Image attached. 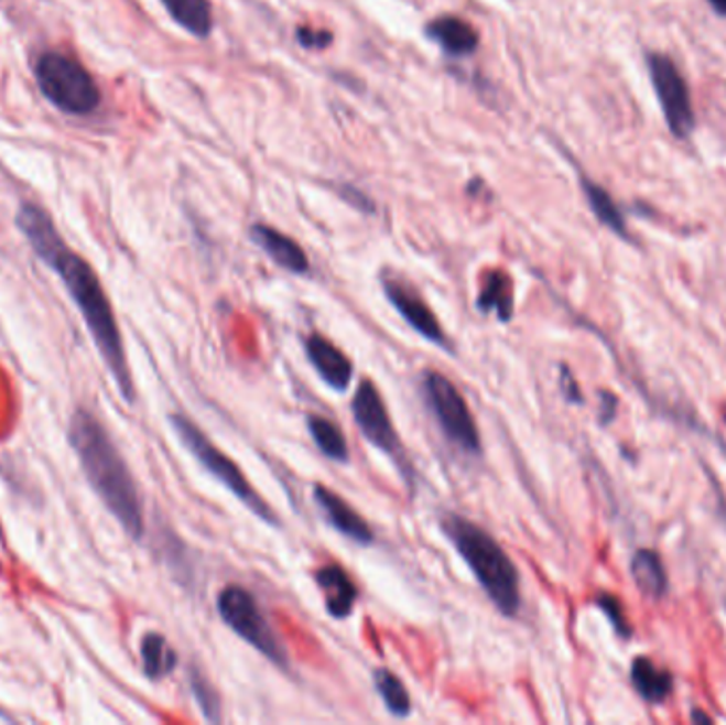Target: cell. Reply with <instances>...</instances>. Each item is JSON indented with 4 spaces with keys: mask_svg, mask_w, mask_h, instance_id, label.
I'll return each instance as SVG.
<instances>
[{
    "mask_svg": "<svg viewBox=\"0 0 726 725\" xmlns=\"http://www.w3.org/2000/svg\"><path fill=\"white\" fill-rule=\"evenodd\" d=\"M68 443L94 494L116 517L123 532L141 541L145 517L139 487L105 423L88 409H77L68 422Z\"/></svg>",
    "mask_w": 726,
    "mask_h": 725,
    "instance_id": "6da1fadb",
    "label": "cell"
},
{
    "mask_svg": "<svg viewBox=\"0 0 726 725\" xmlns=\"http://www.w3.org/2000/svg\"><path fill=\"white\" fill-rule=\"evenodd\" d=\"M45 264L56 271L73 303L79 309L89 334L98 347V354L107 364L117 390L126 398V402H134V379L126 358V347L117 326L116 311L98 279V274L89 267L79 253H75L66 242L54 251Z\"/></svg>",
    "mask_w": 726,
    "mask_h": 725,
    "instance_id": "7a4b0ae2",
    "label": "cell"
},
{
    "mask_svg": "<svg viewBox=\"0 0 726 725\" xmlns=\"http://www.w3.org/2000/svg\"><path fill=\"white\" fill-rule=\"evenodd\" d=\"M440 528L464 558L495 608L506 617H514L521 608V578L501 544L485 528L462 515H442Z\"/></svg>",
    "mask_w": 726,
    "mask_h": 725,
    "instance_id": "3957f363",
    "label": "cell"
},
{
    "mask_svg": "<svg viewBox=\"0 0 726 725\" xmlns=\"http://www.w3.org/2000/svg\"><path fill=\"white\" fill-rule=\"evenodd\" d=\"M169 420H171L178 441L183 443V447L201 462V466L206 473H210L219 484L224 485L226 489H230L251 513L262 519L263 523L274 526V528L281 526V517L274 513V509L268 505V500L242 475V470L238 468V464L234 462L232 457H228L213 441H208V436L189 418H185L181 413H173Z\"/></svg>",
    "mask_w": 726,
    "mask_h": 725,
    "instance_id": "277c9868",
    "label": "cell"
},
{
    "mask_svg": "<svg viewBox=\"0 0 726 725\" xmlns=\"http://www.w3.org/2000/svg\"><path fill=\"white\" fill-rule=\"evenodd\" d=\"M34 77L41 94L68 116H86L100 105V90L94 77L82 62L66 54H43L34 66Z\"/></svg>",
    "mask_w": 726,
    "mask_h": 725,
    "instance_id": "5b68a950",
    "label": "cell"
},
{
    "mask_svg": "<svg viewBox=\"0 0 726 725\" xmlns=\"http://www.w3.org/2000/svg\"><path fill=\"white\" fill-rule=\"evenodd\" d=\"M217 610L234 635L240 636L249 647L262 653L270 664L290 672L288 647L263 617L260 605L251 592H247L240 585H228L226 589H221L217 598Z\"/></svg>",
    "mask_w": 726,
    "mask_h": 725,
    "instance_id": "8992f818",
    "label": "cell"
},
{
    "mask_svg": "<svg viewBox=\"0 0 726 725\" xmlns=\"http://www.w3.org/2000/svg\"><path fill=\"white\" fill-rule=\"evenodd\" d=\"M423 396L446 441L464 454L480 455L483 443L478 425L455 383L436 370H427L423 375Z\"/></svg>",
    "mask_w": 726,
    "mask_h": 725,
    "instance_id": "52a82bcc",
    "label": "cell"
},
{
    "mask_svg": "<svg viewBox=\"0 0 726 725\" xmlns=\"http://www.w3.org/2000/svg\"><path fill=\"white\" fill-rule=\"evenodd\" d=\"M353 420L357 423L359 432L368 443H372L377 450L389 455L400 473L410 481V462H408L407 450L400 441V434L391 422V415L387 411V404L382 396L378 393L377 386L370 379H364L353 396L350 402Z\"/></svg>",
    "mask_w": 726,
    "mask_h": 725,
    "instance_id": "ba28073f",
    "label": "cell"
},
{
    "mask_svg": "<svg viewBox=\"0 0 726 725\" xmlns=\"http://www.w3.org/2000/svg\"><path fill=\"white\" fill-rule=\"evenodd\" d=\"M646 62L671 134L678 139H689L695 130V111L684 75L665 54H648Z\"/></svg>",
    "mask_w": 726,
    "mask_h": 725,
    "instance_id": "9c48e42d",
    "label": "cell"
},
{
    "mask_svg": "<svg viewBox=\"0 0 726 725\" xmlns=\"http://www.w3.org/2000/svg\"><path fill=\"white\" fill-rule=\"evenodd\" d=\"M380 283H382V292H384L387 301L402 315V320L412 331H416L425 340L434 343L440 349L455 354L448 336L437 322L436 313L419 296L416 290H412L402 279L387 277V274L380 277Z\"/></svg>",
    "mask_w": 726,
    "mask_h": 725,
    "instance_id": "30bf717a",
    "label": "cell"
},
{
    "mask_svg": "<svg viewBox=\"0 0 726 725\" xmlns=\"http://www.w3.org/2000/svg\"><path fill=\"white\" fill-rule=\"evenodd\" d=\"M313 498H315L321 513L325 517V521L336 532H340L343 537H347L357 544L375 543V532L368 526V521L357 513L347 500H343L338 494H334L325 485H315Z\"/></svg>",
    "mask_w": 726,
    "mask_h": 725,
    "instance_id": "8fae6325",
    "label": "cell"
},
{
    "mask_svg": "<svg viewBox=\"0 0 726 725\" xmlns=\"http://www.w3.org/2000/svg\"><path fill=\"white\" fill-rule=\"evenodd\" d=\"M306 358L317 370L323 383L334 392H347L353 381V362L325 336L311 334L304 343Z\"/></svg>",
    "mask_w": 726,
    "mask_h": 725,
    "instance_id": "7c38bea8",
    "label": "cell"
},
{
    "mask_svg": "<svg viewBox=\"0 0 726 725\" xmlns=\"http://www.w3.org/2000/svg\"><path fill=\"white\" fill-rule=\"evenodd\" d=\"M251 241L256 242L263 253L281 269L293 272V274H306L311 271V262H308L304 249L288 235H283L266 224H256L251 228Z\"/></svg>",
    "mask_w": 726,
    "mask_h": 725,
    "instance_id": "4fadbf2b",
    "label": "cell"
},
{
    "mask_svg": "<svg viewBox=\"0 0 726 725\" xmlns=\"http://www.w3.org/2000/svg\"><path fill=\"white\" fill-rule=\"evenodd\" d=\"M425 34L437 47L455 58H464L478 50L480 36L476 29L457 15H442L425 26Z\"/></svg>",
    "mask_w": 726,
    "mask_h": 725,
    "instance_id": "5bb4252c",
    "label": "cell"
},
{
    "mask_svg": "<svg viewBox=\"0 0 726 725\" xmlns=\"http://www.w3.org/2000/svg\"><path fill=\"white\" fill-rule=\"evenodd\" d=\"M315 581L323 594L325 610L334 619H347L359 598L357 585L353 583L349 573L338 564H327L315 573Z\"/></svg>",
    "mask_w": 726,
    "mask_h": 725,
    "instance_id": "9a60e30c",
    "label": "cell"
},
{
    "mask_svg": "<svg viewBox=\"0 0 726 725\" xmlns=\"http://www.w3.org/2000/svg\"><path fill=\"white\" fill-rule=\"evenodd\" d=\"M15 224L43 262L64 245L52 217L36 205H24L15 217Z\"/></svg>",
    "mask_w": 726,
    "mask_h": 725,
    "instance_id": "2e32d148",
    "label": "cell"
},
{
    "mask_svg": "<svg viewBox=\"0 0 726 725\" xmlns=\"http://www.w3.org/2000/svg\"><path fill=\"white\" fill-rule=\"evenodd\" d=\"M476 306L483 315L495 313L499 322L508 324L514 315V288L508 272L489 271L483 279Z\"/></svg>",
    "mask_w": 726,
    "mask_h": 725,
    "instance_id": "e0dca14e",
    "label": "cell"
},
{
    "mask_svg": "<svg viewBox=\"0 0 726 725\" xmlns=\"http://www.w3.org/2000/svg\"><path fill=\"white\" fill-rule=\"evenodd\" d=\"M631 681L638 694L650 704H659L668 700L673 690V679L668 670H661L652 660L643 656L636 658L631 664Z\"/></svg>",
    "mask_w": 726,
    "mask_h": 725,
    "instance_id": "ac0fdd59",
    "label": "cell"
},
{
    "mask_svg": "<svg viewBox=\"0 0 726 725\" xmlns=\"http://www.w3.org/2000/svg\"><path fill=\"white\" fill-rule=\"evenodd\" d=\"M631 576L638 585L639 592L650 596V598H663L668 592V573L665 566L661 562V555L650 551V549H641L633 560H631Z\"/></svg>",
    "mask_w": 726,
    "mask_h": 725,
    "instance_id": "d6986e66",
    "label": "cell"
},
{
    "mask_svg": "<svg viewBox=\"0 0 726 725\" xmlns=\"http://www.w3.org/2000/svg\"><path fill=\"white\" fill-rule=\"evenodd\" d=\"M164 9L183 31L206 39L213 31V11L208 0H162Z\"/></svg>",
    "mask_w": 726,
    "mask_h": 725,
    "instance_id": "ffe728a7",
    "label": "cell"
},
{
    "mask_svg": "<svg viewBox=\"0 0 726 725\" xmlns=\"http://www.w3.org/2000/svg\"><path fill=\"white\" fill-rule=\"evenodd\" d=\"M141 662H143L147 679H151V681L166 679L169 674L175 672V649L171 647L166 636L149 632L141 640Z\"/></svg>",
    "mask_w": 726,
    "mask_h": 725,
    "instance_id": "44dd1931",
    "label": "cell"
},
{
    "mask_svg": "<svg viewBox=\"0 0 726 725\" xmlns=\"http://www.w3.org/2000/svg\"><path fill=\"white\" fill-rule=\"evenodd\" d=\"M306 428H308L315 445L319 447L321 454L329 457L332 462L349 464V445H347L343 430L336 423L329 422L321 415H308Z\"/></svg>",
    "mask_w": 726,
    "mask_h": 725,
    "instance_id": "7402d4cb",
    "label": "cell"
},
{
    "mask_svg": "<svg viewBox=\"0 0 726 725\" xmlns=\"http://www.w3.org/2000/svg\"><path fill=\"white\" fill-rule=\"evenodd\" d=\"M375 688H377L378 695L384 704V708L398 717V719H407L412 713V700L408 695L407 685L402 683V679H398L391 670L387 668H378L375 670Z\"/></svg>",
    "mask_w": 726,
    "mask_h": 725,
    "instance_id": "603a6c76",
    "label": "cell"
},
{
    "mask_svg": "<svg viewBox=\"0 0 726 725\" xmlns=\"http://www.w3.org/2000/svg\"><path fill=\"white\" fill-rule=\"evenodd\" d=\"M582 187H584V196L590 205V212L597 215V219L608 226L611 232H616L618 237L627 239L629 232H627V224H625V217L622 213L618 209V205L611 201L610 194L597 185V183L588 182V180H582Z\"/></svg>",
    "mask_w": 726,
    "mask_h": 725,
    "instance_id": "cb8c5ba5",
    "label": "cell"
},
{
    "mask_svg": "<svg viewBox=\"0 0 726 725\" xmlns=\"http://www.w3.org/2000/svg\"><path fill=\"white\" fill-rule=\"evenodd\" d=\"M189 683H192L194 700L198 702V706L203 711L204 719L219 724L221 722V700H219L217 690L210 685V681L198 668L189 670Z\"/></svg>",
    "mask_w": 726,
    "mask_h": 725,
    "instance_id": "d4e9b609",
    "label": "cell"
},
{
    "mask_svg": "<svg viewBox=\"0 0 726 725\" xmlns=\"http://www.w3.org/2000/svg\"><path fill=\"white\" fill-rule=\"evenodd\" d=\"M595 603L604 610V615L610 619L611 628L616 630V635L622 636V638L631 636V626L627 621V615L622 610V605L618 603V598H614L611 594H599L595 598Z\"/></svg>",
    "mask_w": 726,
    "mask_h": 725,
    "instance_id": "484cf974",
    "label": "cell"
},
{
    "mask_svg": "<svg viewBox=\"0 0 726 725\" xmlns=\"http://www.w3.org/2000/svg\"><path fill=\"white\" fill-rule=\"evenodd\" d=\"M295 39H297V43H300L302 47H306V50H325V47L332 43V32L300 26V29L295 31Z\"/></svg>",
    "mask_w": 726,
    "mask_h": 725,
    "instance_id": "4316f807",
    "label": "cell"
},
{
    "mask_svg": "<svg viewBox=\"0 0 726 725\" xmlns=\"http://www.w3.org/2000/svg\"><path fill=\"white\" fill-rule=\"evenodd\" d=\"M559 383H561V392H563L567 402L584 404V396H582L581 388H578V383H576V379H574V375L567 366H561Z\"/></svg>",
    "mask_w": 726,
    "mask_h": 725,
    "instance_id": "83f0119b",
    "label": "cell"
},
{
    "mask_svg": "<svg viewBox=\"0 0 726 725\" xmlns=\"http://www.w3.org/2000/svg\"><path fill=\"white\" fill-rule=\"evenodd\" d=\"M602 396V413H599V422H602V425H608V423L614 420V415H616V407H618V400H616V396L610 392H602L599 393Z\"/></svg>",
    "mask_w": 726,
    "mask_h": 725,
    "instance_id": "f1b7e54d",
    "label": "cell"
},
{
    "mask_svg": "<svg viewBox=\"0 0 726 725\" xmlns=\"http://www.w3.org/2000/svg\"><path fill=\"white\" fill-rule=\"evenodd\" d=\"M707 2H709V7H712L718 15L726 18V0H707Z\"/></svg>",
    "mask_w": 726,
    "mask_h": 725,
    "instance_id": "f546056e",
    "label": "cell"
},
{
    "mask_svg": "<svg viewBox=\"0 0 726 725\" xmlns=\"http://www.w3.org/2000/svg\"><path fill=\"white\" fill-rule=\"evenodd\" d=\"M693 722H695V724L712 725V717L705 715V713H701L698 708H695V711H693Z\"/></svg>",
    "mask_w": 726,
    "mask_h": 725,
    "instance_id": "4dcf8cb0",
    "label": "cell"
},
{
    "mask_svg": "<svg viewBox=\"0 0 726 725\" xmlns=\"http://www.w3.org/2000/svg\"><path fill=\"white\" fill-rule=\"evenodd\" d=\"M725 422H726V415H725Z\"/></svg>",
    "mask_w": 726,
    "mask_h": 725,
    "instance_id": "1f68e13d",
    "label": "cell"
}]
</instances>
